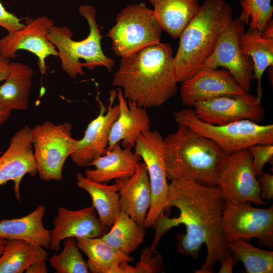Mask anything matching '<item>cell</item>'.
Listing matches in <instances>:
<instances>
[{"instance_id": "cell-1", "label": "cell", "mask_w": 273, "mask_h": 273, "mask_svg": "<svg viewBox=\"0 0 273 273\" xmlns=\"http://www.w3.org/2000/svg\"><path fill=\"white\" fill-rule=\"evenodd\" d=\"M170 181L165 210L175 207L179 215L169 218L162 214L155 224L156 235L161 238L171 228L184 224L186 232L177 236V251L196 259L205 244V260L195 272L212 273L216 264L230 252L223 228L225 202L217 186L187 179Z\"/></svg>"}, {"instance_id": "cell-16", "label": "cell", "mask_w": 273, "mask_h": 273, "mask_svg": "<svg viewBox=\"0 0 273 273\" xmlns=\"http://www.w3.org/2000/svg\"><path fill=\"white\" fill-rule=\"evenodd\" d=\"M32 140V129L23 126L12 135L8 148L0 157V186L13 181L14 194L19 202L20 184L24 176L28 174L34 176L37 173Z\"/></svg>"}, {"instance_id": "cell-3", "label": "cell", "mask_w": 273, "mask_h": 273, "mask_svg": "<svg viewBox=\"0 0 273 273\" xmlns=\"http://www.w3.org/2000/svg\"><path fill=\"white\" fill-rule=\"evenodd\" d=\"M167 177L187 179L216 186L219 173L228 155L214 142L189 127L178 124L163 139Z\"/></svg>"}, {"instance_id": "cell-27", "label": "cell", "mask_w": 273, "mask_h": 273, "mask_svg": "<svg viewBox=\"0 0 273 273\" xmlns=\"http://www.w3.org/2000/svg\"><path fill=\"white\" fill-rule=\"evenodd\" d=\"M240 46L243 53L253 62V79L257 82V96H263L261 79L265 70L273 66V36L262 33L258 29H250L241 34Z\"/></svg>"}, {"instance_id": "cell-30", "label": "cell", "mask_w": 273, "mask_h": 273, "mask_svg": "<svg viewBox=\"0 0 273 273\" xmlns=\"http://www.w3.org/2000/svg\"><path fill=\"white\" fill-rule=\"evenodd\" d=\"M230 252L243 264L247 273H272L273 252L257 248L244 239L228 242Z\"/></svg>"}, {"instance_id": "cell-28", "label": "cell", "mask_w": 273, "mask_h": 273, "mask_svg": "<svg viewBox=\"0 0 273 273\" xmlns=\"http://www.w3.org/2000/svg\"><path fill=\"white\" fill-rule=\"evenodd\" d=\"M48 259L44 248L28 242L7 239L0 257V273H22L32 263Z\"/></svg>"}, {"instance_id": "cell-10", "label": "cell", "mask_w": 273, "mask_h": 273, "mask_svg": "<svg viewBox=\"0 0 273 273\" xmlns=\"http://www.w3.org/2000/svg\"><path fill=\"white\" fill-rule=\"evenodd\" d=\"M248 148L229 154L217 177L216 186L225 203L264 205L258 178Z\"/></svg>"}, {"instance_id": "cell-5", "label": "cell", "mask_w": 273, "mask_h": 273, "mask_svg": "<svg viewBox=\"0 0 273 273\" xmlns=\"http://www.w3.org/2000/svg\"><path fill=\"white\" fill-rule=\"evenodd\" d=\"M78 11L86 20L89 32L88 36L80 41L73 40L72 31L65 26H52L48 34V39L55 46L61 60L62 70L74 78L83 76L85 67L89 70L103 66L109 72L115 65V60L103 53L101 40L103 35L96 20V10L89 5H81Z\"/></svg>"}, {"instance_id": "cell-32", "label": "cell", "mask_w": 273, "mask_h": 273, "mask_svg": "<svg viewBox=\"0 0 273 273\" xmlns=\"http://www.w3.org/2000/svg\"><path fill=\"white\" fill-rule=\"evenodd\" d=\"M272 0H241V13L239 19L250 29H258L261 32L272 19Z\"/></svg>"}, {"instance_id": "cell-41", "label": "cell", "mask_w": 273, "mask_h": 273, "mask_svg": "<svg viewBox=\"0 0 273 273\" xmlns=\"http://www.w3.org/2000/svg\"><path fill=\"white\" fill-rule=\"evenodd\" d=\"M6 243V240L0 238V257L3 254Z\"/></svg>"}, {"instance_id": "cell-18", "label": "cell", "mask_w": 273, "mask_h": 273, "mask_svg": "<svg viewBox=\"0 0 273 273\" xmlns=\"http://www.w3.org/2000/svg\"><path fill=\"white\" fill-rule=\"evenodd\" d=\"M53 224L49 248L56 252L60 250L61 242L67 238H101L109 228L102 223L93 206L77 210L59 207Z\"/></svg>"}, {"instance_id": "cell-15", "label": "cell", "mask_w": 273, "mask_h": 273, "mask_svg": "<svg viewBox=\"0 0 273 273\" xmlns=\"http://www.w3.org/2000/svg\"><path fill=\"white\" fill-rule=\"evenodd\" d=\"M116 98V90H111L106 108L99 96H97L100 108L99 114L89 123L83 137L78 140L70 155L72 161L78 166L88 167L93 160L105 153L112 126L119 113L118 104L114 105Z\"/></svg>"}, {"instance_id": "cell-19", "label": "cell", "mask_w": 273, "mask_h": 273, "mask_svg": "<svg viewBox=\"0 0 273 273\" xmlns=\"http://www.w3.org/2000/svg\"><path fill=\"white\" fill-rule=\"evenodd\" d=\"M119 115L112 126L107 148L121 142L122 147H134L139 137L150 130L151 121L146 108L127 100L121 88L116 89Z\"/></svg>"}, {"instance_id": "cell-42", "label": "cell", "mask_w": 273, "mask_h": 273, "mask_svg": "<svg viewBox=\"0 0 273 273\" xmlns=\"http://www.w3.org/2000/svg\"><path fill=\"white\" fill-rule=\"evenodd\" d=\"M2 154V152L0 151V154Z\"/></svg>"}, {"instance_id": "cell-2", "label": "cell", "mask_w": 273, "mask_h": 273, "mask_svg": "<svg viewBox=\"0 0 273 273\" xmlns=\"http://www.w3.org/2000/svg\"><path fill=\"white\" fill-rule=\"evenodd\" d=\"M112 84L127 100L145 108L160 107L175 96L178 82L171 45L161 41L121 57Z\"/></svg>"}, {"instance_id": "cell-7", "label": "cell", "mask_w": 273, "mask_h": 273, "mask_svg": "<svg viewBox=\"0 0 273 273\" xmlns=\"http://www.w3.org/2000/svg\"><path fill=\"white\" fill-rule=\"evenodd\" d=\"M162 31L152 9L145 3L134 4L117 14L107 36L111 40L114 54L122 57L160 42Z\"/></svg>"}, {"instance_id": "cell-39", "label": "cell", "mask_w": 273, "mask_h": 273, "mask_svg": "<svg viewBox=\"0 0 273 273\" xmlns=\"http://www.w3.org/2000/svg\"><path fill=\"white\" fill-rule=\"evenodd\" d=\"M10 63L9 59L0 55V82L5 80L8 76L10 71Z\"/></svg>"}, {"instance_id": "cell-22", "label": "cell", "mask_w": 273, "mask_h": 273, "mask_svg": "<svg viewBox=\"0 0 273 273\" xmlns=\"http://www.w3.org/2000/svg\"><path fill=\"white\" fill-rule=\"evenodd\" d=\"M46 207L38 205L31 213L23 217L0 220V238L22 240L49 249L50 231L45 228L42 218Z\"/></svg>"}, {"instance_id": "cell-17", "label": "cell", "mask_w": 273, "mask_h": 273, "mask_svg": "<svg viewBox=\"0 0 273 273\" xmlns=\"http://www.w3.org/2000/svg\"><path fill=\"white\" fill-rule=\"evenodd\" d=\"M181 83L180 98L183 105L187 107L221 96L247 92L223 68L218 70L204 66Z\"/></svg>"}, {"instance_id": "cell-4", "label": "cell", "mask_w": 273, "mask_h": 273, "mask_svg": "<svg viewBox=\"0 0 273 273\" xmlns=\"http://www.w3.org/2000/svg\"><path fill=\"white\" fill-rule=\"evenodd\" d=\"M233 11L224 0H205L180 34L174 56L179 82L187 80L204 66L217 40L233 20Z\"/></svg>"}, {"instance_id": "cell-34", "label": "cell", "mask_w": 273, "mask_h": 273, "mask_svg": "<svg viewBox=\"0 0 273 273\" xmlns=\"http://www.w3.org/2000/svg\"><path fill=\"white\" fill-rule=\"evenodd\" d=\"M252 156V167L256 176L263 172L265 164L272 158L273 144H256L248 148Z\"/></svg>"}, {"instance_id": "cell-31", "label": "cell", "mask_w": 273, "mask_h": 273, "mask_svg": "<svg viewBox=\"0 0 273 273\" xmlns=\"http://www.w3.org/2000/svg\"><path fill=\"white\" fill-rule=\"evenodd\" d=\"M64 248L59 254H54L50 260V265L56 273L89 272L87 262L84 259L77 246L76 239H65Z\"/></svg>"}, {"instance_id": "cell-35", "label": "cell", "mask_w": 273, "mask_h": 273, "mask_svg": "<svg viewBox=\"0 0 273 273\" xmlns=\"http://www.w3.org/2000/svg\"><path fill=\"white\" fill-rule=\"evenodd\" d=\"M24 24L15 15L7 11L0 1V26L8 32L22 28Z\"/></svg>"}, {"instance_id": "cell-37", "label": "cell", "mask_w": 273, "mask_h": 273, "mask_svg": "<svg viewBox=\"0 0 273 273\" xmlns=\"http://www.w3.org/2000/svg\"><path fill=\"white\" fill-rule=\"evenodd\" d=\"M237 261L230 252L224 259L220 263L221 267L218 270L219 273H232L233 266L236 264Z\"/></svg>"}, {"instance_id": "cell-24", "label": "cell", "mask_w": 273, "mask_h": 273, "mask_svg": "<svg viewBox=\"0 0 273 273\" xmlns=\"http://www.w3.org/2000/svg\"><path fill=\"white\" fill-rule=\"evenodd\" d=\"M76 241L80 250L87 257L89 272L122 273L120 264L134 260L129 254L111 247L101 238H79Z\"/></svg>"}, {"instance_id": "cell-26", "label": "cell", "mask_w": 273, "mask_h": 273, "mask_svg": "<svg viewBox=\"0 0 273 273\" xmlns=\"http://www.w3.org/2000/svg\"><path fill=\"white\" fill-rule=\"evenodd\" d=\"M77 186L88 193L102 223L111 228L121 211L118 186L94 181L81 173L76 175Z\"/></svg>"}, {"instance_id": "cell-6", "label": "cell", "mask_w": 273, "mask_h": 273, "mask_svg": "<svg viewBox=\"0 0 273 273\" xmlns=\"http://www.w3.org/2000/svg\"><path fill=\"white\" fill-rule=\"evenodd\" d=\"M173 115L178 124L186 125L213 141L228 154L256 144H273L271 124L261 125L245 119L214 125L200 119L191 108L174 112Z\"/></svg>"}, {"instance_id": "cell-25", "label": "cell", "mask_w": 273, "mask_h": 273, "mask_svg": "<svg viewBox=\"0 0 273 273\" xmlns=\"http://www.w3.org/2000/svg\"><path fill=\"white\" fill-rule=\"evenodd\" d=\"M10 73L0 85V104L13 110H26L33 71L30 66L20 62L10 63Z\"/></svg>"}, {"instance_id": "cell-12", "label": "cell", "mask_w": 273, "mask_h": 273, "mask_svg": "<svg viewBox=\"0 0 273 273\" xmlns=\"http://www.w3.org/2000/svg\"><path fill=\"white\" fill-rule=\"evenodd\" d=\"M223 228L228 242L236 239L257 238L273 247V206L255 208L251 202L225 203Z\"/></svg>"}, {"instance_id": "cell-8", "label": "cell", "mask_w": 273, "mask_h": 273, "mask_svg": "<svg viewBox=\"0 0 273 273\" xmlns=\"http://www.w3.org/2000/svg\"><path fill=\"white\" fill-rule=\"evenodd\" d=\"M72 124H56L50 121L32 128V145L37 172L40 179L60 180L67 158L75 149L77 139L72 135Z\"/></svg>"}, {"instance_id": "cell-14", "label": "cell", "mask_w": 273, "mask_h": 273, "mask_svg": "<svg viewBox=\"0 0 273 273\" xmlns=\"http://www.w3.org/2000/svg\"><path fill=\"white\" fill-rule=\"evenodd\" d=\"M193 107L200 119L214 125L245 119L258 123L265 114L261 99L250 92L217 97L199 102Z\"/></svg>"}, {"instance_id": "cell-23", "label": "cell", "mask_w": 273, "mask_h": 273, "mask_svg": "<svg viewBox=\"0 0 273 273\" xmlns=\"http://www.w3.org/2000/svg\"><path fill=\"white\" fill-rule=\"evenodd\" d=\"M163 31L178 38L198 12L200 0H149Z\"/></svg>"}, {"instance_id": "cell-11", "label": "cell", "mask_w": 273, "mask_h": 273, "mask_svg": "<svg viewBox=\"0 0 273 273\" xmlns=\"http://www.w3.org/2000/svg\"><path fill=\"white\" fill-rule=\"evenodd\" d=\"M244 25L238 17L233 19L219 36L204 66L226 69L246 92H250L253 64L252 59L242 52L240 42V36L245 31Z\"/></svg>"}, {"instance_id": "cell-40", "label": "cell", "mask_w": 273, "mask_h": 273, "mask_svg": "<svg viewBox=\"0 0 273 273\" xmlns=\"http://www.w3.org/2000/svg\"><path fill=\"white\" fill-rule=\"evenodd\" d=\"M12 110L0 104V126L5 122L11 115Z\"/></svg>"}, {"instance_id": "cell-33", "label": "cell", "mask_w": 273, "mask_h": 273, "mask_svg": "<svg viewBox=\"0 0 273 273\" xmlns=\"http://www.w3.org/2000/svg\"><path fill=\"white\" fill-rule=\"evenodd\" d=\"M156 248L152 246L144 248L135 266L129 265L127 262H122V273H156L162 270L164 268L162 256Z\"/></svg>"}, {"instance_id": "cell-21", "label": "cell", "mask_w": 273, "mask_h": 273, "mask_svg": "<svg viewBox=\"0 0 273 273\" xmlns=\"http://www.w3.org/2000/svg\"><path fill=\"white\" fill-rule=\"evenodd\" d=\"M141 157L131 148L122 147L120 143L107 148L105 153L93 160L85 176L98 183H106L112 180L129 177L136 171Z\"/></svg>"}, {"instance_id": "cell-36", "label": "cell", "mask_w": 273, "mask_h": 273, "mask_svg": "<svg viewBox=\"0 0 273 273\" xmlns=\"http://www.w3.org/2000/svg\"><path fill=\"white\" fill-rule=\"evenodd\" d=\"M260 190V197L263 199L271 200L273 199V175L263 172L258 177Z\"/></svg>"}, {"instance_id": "cell-29", "label": "cell", "mask_w": 273, "mask_h": 273, "mask_svg": "<svg viewBox=\"0 0 273 273\" xmlns=\"http://www.w3.org/2000/svg\"><path fill=\"white\" fill-rule=\"evenodd\" d=\"M146 230L143 225L137 223L121 211L110 230L101 238L111 247L130 254L143 242Z\"/></svg>"}, {"instance_id": "cell-38", "label": "cell", "mask_w": 273, "mask_h": 273, "mask_svg": "<svg viewBox=\"0 0 273 273\" xmlns=\"http://www.w3.org/2000/svg\"><path fill=\"white\" fill-rule=\"evenodd\" d=\"M25 271L26 273L48 272L46 260L38 261L32 263L27 267Z\"/></svg>"}, {"instance_id": "cell-9", "label": "cell", "mask_w": 273, "mask_h": 273, "mask_svg": "<svg viewBox=\"0 0 273 273\" xmlns=\"http://www.w3.org/2000/svg\"><path fill=\"white\" fill-rule=\"evenodd\" d=\"M134 153L145 164L151 191V204L144 224L147 229L155 225L163 214L168 196L163 138L157 131L148 130L142 133L134 146Z\"/></svg>"}, {"instance_id": "cell-13", "label": "cell", "mask_w": 273, "mask_h": 273, "mask_svg": "<svg viewBox=\"0 0 273 273\" xmlns=\"http://www.w3.org/2000/svg\"><path fill=\"white\" fill-rule=\"evenodd\" d=\"M54 25L53 21L46 16L27 19L22 28L0 38V55L14 59L18 51H28L37 57L39 71L45 74L46 59L50 56H58L56 47L48 38L49 30Z\"/></svg>"}, {"instance_id": "cell-20", "label": "cell", "mask_w": 273, "mask_h": 273, "mask_svg": "<svg viewBox=\"0 0 273 273\" xmlns=\"http://www.w3.org/2000/svg\"><path fill=\"white\" fill-rule=\"evenodd\" d=\"M118 186L121 211L144 225L151 204V191L147 167L140 162L130 176L115 180Z\"/></svg>"}]
</instances>
